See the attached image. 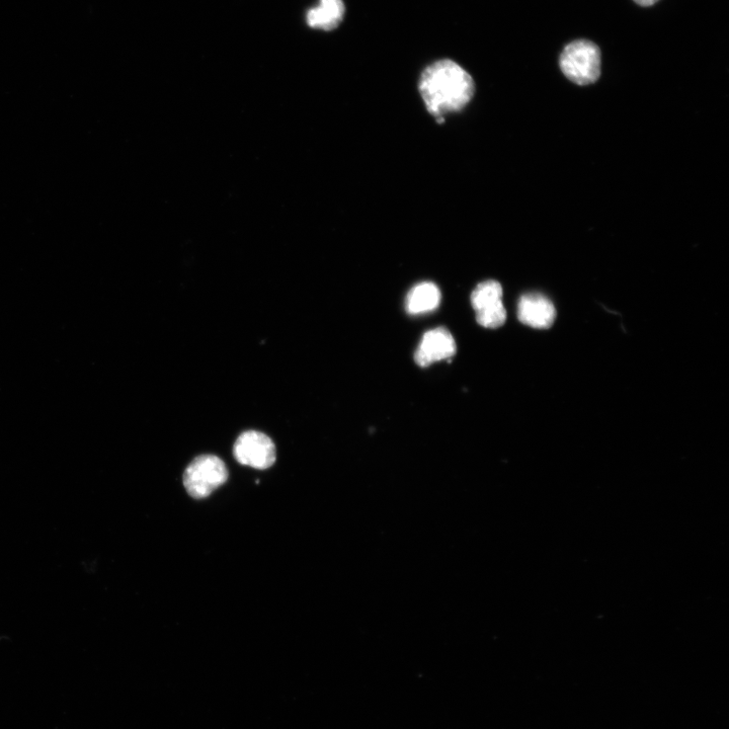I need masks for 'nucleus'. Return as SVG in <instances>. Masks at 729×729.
I'll list each match as a JSON object with an SVG mask.
<instances>
[{"mask_svg": "<svg viewBox=\"0 0 729 729\" xmlns=\"http://www.w3.org/2000/svg\"><path fill=\"white\" fill-rule=\"evenodd\" d=\"M456 351V343L451 333L445 328H438L425 334L415 354V360L419 366L425 368L443 360L451 362Z\"/></svg>", "mask_w": 729, "mask_h": 729, "instance_id": "6", "label": "nucleus"}, {"mask_svg": "<svg viewBox=\"0 0 729 729\" xmlns=\"http://www.w3.org/2000/svg\"><path fill=\"white\" fill-rule=\"evenodd\" d=\"M441 298V291L436 284L420 283L408 294L405 308L412 315L426 314L439 307Z\"/></svg>", "mask_w": 729, "mask_h": 729, "instance_id": "9", "label": "nucleus"}, {"mask_svg": "<svg viewBox=\"0 0 729 729\" xmlns=\"http://www.w3.org/2000/svg\"><path fill=\"white\" fill-rule=\"evenodd\" d=\"M633 2L640 7L648 8L656 5L659 0H633Z\"/></svg>", "mask_w": 729, "mask_h": 729, "instance_id": "10", "label": "nucleus"}, {"mask_svg": "<svg viewBox=\"0 0 729 729\" xmlns=\"http://www.w3.org/2000/svg\"><path fill=\"white\" fill-rule=\"evenodd\" d=\"M227 480V466L222 459L211 454L195 458L183 478L187 493L196 500L210 497Z\"/></svg>", "mask_w": 729, "mask_h": 729, "instance_id": "3", "label": "nucleus"}, {"mask_svg": "<svg viewBox=\"0 0 729 729\" xmlns=\"http://www.w3.org/2000/svg\"><path fill=\"white\" fill-rule=\"evenodd\" d=\"M518 318L525 326L548 330L553 326L556 310L546 296L538 293L526 294L520 299Z\"/></svg>", "mask_w": 729, "mask_h": 729, "instance_id": "7", "label": "nucleus"}, {"mask_svg": "<svg viewBox=\"0 0 729 729\" xmlns=\"http://www.w3.org/2000/svg\"><path fill=\"white\" fill-rule=\"evenodd\" d=\"M503 287L489 280L476 286L471 294V304L476 320L485 329H499L507 320V310L503 304Z\"/></svg>", "mask_w": 729, "mask_h": 729, "instance_id": "4", "label": "nucleus"}, {"mask_svg": "<svg viewBox=\"0 0 729 729\" xmlns=\"http://www.w3.org/2000/svg\"><path fill=\"white\" fill-rule=\"evenodd\" d=\"M233 454L239 464L259 470L269 469L277 459L275 443L258 431L242 433L234 444Z\"/></svg>", "mask_w": 729, "mask_h": 729, "instance_id": "5", "label": "nucleus"}, {"mask_svg": "<svg viewBox=\"0 0 729 729\" xmlns=\"http://www.w3.org/2000/svg\"><path fill=\"white\" fill-rule=\"evenodd\" d=\"M345 16L343 0H319V5L307 14L309 27L323 31H333L340 26Z\"/></svg>", "mask_w": 729, "mask_h": 729, "instance_id": "8", "label": "nucleus"}, {"mask_svg": "<svg viewBox=\"0 0 729 729\" xmlns=\"http://www.w3.org/2000/svg\"><path fill=\"white\" fill-rule=\"evenodd\" d=\"M419 90L427 110L437 118L462 110L471 101L475 86L471 75L452 60H440L422 73Z\"/></svg>", "mask_w": 729, "mask_h": 729, "instance_id": "1", "label": "nucleus"}, {"mask_svg": "<svg viewBox=\"0 0 729 729\" xmlns=\"http://www.w3.org/2000/svg\"><path fill=\"white\" fill-rule=\"evenodd\" d=\"M559 66L572 83L578 86L595 84L601 76V50L592 41H574L563 49Z\"/></svg>", "mask_w": 729, "mask_h": 729, "instance_id": "2", "label": "nucleus"}]
</instances>
